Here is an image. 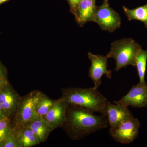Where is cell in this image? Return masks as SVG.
Returning <instances> with one entry per match:
<instances>
[{"label": "cell", "instance_id": "5bb4252c", "mask_svg": "<svg viewBox=\"0 0 147 147\" xmlns=\"http://www.w3.org/2000/svg\"><path fill=\"white\" fill-rule=\"evenodd\" d=\"M18 147H30L40 144L36 135L30 129L24 127L18 134Z\"/></svg>", "mask_w": 147, "mask_h": 147}, {"label": "cell", "instance_id": "9c48e42d", "mask_svg": "<svg viewBox=\"0 0 147 147\" xmlns=\"http://www.w3.org/2000/svg\"><path fill=\"white\" fill-rule=\"evenodd\" d=\"M105 114L110 128H114L125 121L133 117L128 106L113 101L107 102Z\"/></svg>", "mask_w": 147, "mask_h": 147}, {"label": "cell", "instance_id": "44dd1931", "mask_svg": "<svg viewBox=\"0 0 147 147\" xmlns=\"http://www.w3.org/2000/svg\"><path fill=\"white\" fill-rule=\"evenodd\" d=\"M83 0H67L69 6H70V9H71V12L73 14L77 8V6Z\"/></svg>", "mask_w": 147, "mask_h": 147}, {"label": "cell", "instance_id": "52a82bcc", "mask_svg": "<svg viewBox=\"0 0 147 147\" xmlns=\"http://www.w3.org/2000/svg\"><path fill=\"white\" fill-rule=\"evenodd\" d=\"M88 57L91 63L89 76L93 82V88L98 89L102 84L101 78L103 75H105L108 79L112 78V71L108 68V58L106 56L95 55L90 52L88 53Z\"/></svg>", "mask_w": 147, "mask_h": 147}, {"label": "cell", "instance_id": "4fadbf2b", "mask_svg": "<svg viewBox=\"0 0 147 147\" xmlns=\"http://www.w3.org/2000/svg\"><path fill=\"white\" fill-rule=\"evenodd\" d=\"M24 127L31 129L37 137L40 144L45 142L52 131L45 119L38 117L28 122Z\"/></svg>", "mask_w": 147, "mask_h": 147}, {"label": "cell", "instance_id": "7402d4cb", "mask_svg": "<svg viewBox=\"0 0 147 147\" xmlns=\"http://www.w3.org/2000/svg\"><path fill=\"white\" fill-rule=\"evenodd\" d=\"M6 115L4 111L3 110L2 107L1 105L0 104V120L1 119L4 118L6 117Z\"/></svg>", "mask_w": 147, "mask_h": 147}, {"label": "cell", "instance_id": "2e32d148", "mask_svg": "<svg viewBox=\"0 0 147 147\" xmlns=\"http://www.w3.org/2000/svg\"><path fill=\"white\" fill-rule=\"evenodd\" d=\"M56 100L51 99L47 95L42 93L36 107V117L44 118Z\"/></svg>", "mask_w": 147, "mask_h": 147}, {"label": "cell", "instance_id": "8992f818", "mask_svg": "<svg viewBox=\"0 0 147 147\" xmlns=\"http://www.w3.org/2000/svg\"><path fill=\"white\" fill-rule=\"evenodd\" d=\"M140 126L139 120L133 117L114 128H110L109 133L116 142L122 144H131L138 137Z\"/></svg>", "mask_w": 147, "mask_h": 147}, {"label": "cell", "instance_id": "6da1fadb", "mask_svg": "<svg viewBox=\"0 0 147 147\" xmlns=\"http://www.w3.org/2000/svg\"><path fill=\"white\" fill-rule=\"evenodd\" d=\"M94 113L88 108L68 103L65 121L62 127L67 136L73 140H80L107 128L109 125L106 115H96Z\"/></svg>", "mask_w": 147, "mask_h": 147}, {"label": "cell", "instance_id": "30bf717a", "mask_svg": "<svg viewBox=\"0 0 147 147\" xmlns=\"http://www.w3.org/2000/svg\"><path fill=\"white\" fill-rule=\"evenodd\" d=\"M21 97L9 83L3 88L0 92V104L7 117H14Z\"/></svg>", "mask_w": 147, "mask_h": 147}, {"label": "cell", "instance_id": "8fae6325", "mask_svg": "<svg viewBox=\"0 0 147 147\" xmlns=\"http://www.w3.org/2000/svg\"><path fill=\"white\" fill-rule=\"evenodd\" d=\"M68 103L59 98L57 99L46 115L44 119L50 126L52 131L59 127H62L65 119L66 111Z\"/></svg>", "mask_w": 147, "mask_h": 147}, {"label": "cell", "instance_id": "7c38bea8", "mask_svg": "<svg viewBox=\"0 0 147 147\" xmlns=\"http://www.w3.org/2000/svg\"><path fill=\"white\" fill-rule=\"evenodd\" d=\"M97 7L96 0H83L74 13L78 24L83 26L87 22H94Z\"/></svg>", "mask_w": 147, "mask_h": 147}, {"label": "cell", "instance_id": "603a6c76", "mask_svg": "<svg viewBox=\"0 0 147 147\" xmlns=\"http://www.w3.org/2000/svg\"><path fill=\"white\" fill-rule=\"evenodd\" d=\"M9 83V82H8ZM8 83H0V92L1 90L5 86V85H6L7 84H8Z\"/></svg>", "mask_w": 147, "mask_h": 147}, {"label": "cell", "instance_id": "9a60e30c", "mask_svg": "<svg viewBox=\"0 0 147 147\" xmlns=\"http://www.w3.org/2000/svg\"><path fill=\"white\" fill-rule=\"evenodd\" d=\"M125 14L129 21L137 20L144 23L146 28L147 27V3L145 5L141 6L132 9L123 6Z\"/></svg>", "mask_w": 147, "mask_h": 147}, {"label": "cell", "instance_id": "7a4b0ae2", "mask_svg": "<svg viewBox=\"0 0 147 147\" xmlns=\"http://www.w3.org/2000/svg\"><path fill=\"white\" fill-rule=\"evenodd\" d=\"M61 98L68 103L85 107L94 113L105 114L108 100L93 87L83 88L68 87L61 90Z\"/></svg>", "mask_w": 147, "mask_h": 147}, {"label": "cell", "instance_id": "5b68a950", "mask_svg": "<svg viewBox=\"0 0 147 147\" xmlns=\"http://www.w3.org/2000/svg\"><path fill=\"white\" fill-rule=\"evenodd\" d=\"M108 1L104 0L102 4L97 7L94 22L102 30L112 32L120 28L121 21L119 13L110 7Z\"/></svg>", "mask_w": 147, "mask_h": 147}, {"label": "cell", "instance_id": "e0dca14e", "mask_svg": "<svg viewBox=\"0 0 147 147\" xmlns=\"http://www.w3.org/2000/svg\"><path fill=\"white\" fill-rule=\"evenodd\" d=\"M147 63V50L141 49L138 53L136 57V65L138 76L139 79V83H145V75Z\"/></svg>", "mask_w": 147, "mask_h": 147}, {"label": "cell", "instance_id": "d6986e66", "mask_svg": "<svg viewBox=\"0 0 147 147\" xmlns=\"http://www.w3.org/2000/svg\"><path fill=\"white\" fill-rule=\"evenodd\" d=\"M18 136L13 129L12 132L0 145V147H18Z\"/></svg>", "mask_w": 147, "mask_h": 147}, {"label": "cell", "instance_id": "3957f363", "mask_svg": "<svg viewBox=\"0 0 147 147\" xmlns=\"http://www.w3.org/2000/svg\"><path fill=\"white\" fill-rule=\"evenodd\" d=\"M141 49V45L131 38H123L112 42L105 56L115 60V70L118 71L128 65L135 67L136 57Z\"/></svg>", "mask_w": 147, "mask_h": 147}, {"label": "cell", "instance_id": "cb8c5ba5", "mask_svg": "<svg viewBox=\"0 0 147 147\" xmlns=\"http://www.w3.org/2000/svg\"><path fill=\"white\" fill-rule=\"evenodd\" d=\"M7 1H8V0H0V5L1 4Z\"/></svg>", "mask_w": 147, "mask_h": 147}, {"label": "cell", "instance_id": "ac0fdd59", "mask_svg": "<svg viewBox=\"0 0 147 147\" xmlns=\"http://www.w3.org/2000/svg\"><path fill=\"white\" fill-rule=\"evenodd\" d=\"M13 125L10 118L6 117L0 120V145L12 132Z\"/></svg>", "mask_w": 147, "mask_h": 147}, {"label": "cell", "instance_id": "277c9868", "mask_svg": "<svg viewBox=\"0 0 147 147\" xmlns=\"http://www.w3.org/2000/svg\"><path fill=\"white\" fill-rule=\"evenodd\" d=\"M42 93L34 90L21 97L13 122V130L18 135L26 123L37 117L36 107Z\"/></svg>", "mask_w": 147, "mask_h": 147}, {"label": "cell", "instance_id": "ba28073f", "mask_svg": "<svg viewBox=\"0 0 147 147\" xmlns=\"http://www.w3.org/2000/svg\"><path fill=\"white\" fill-rule=\"evenodd\" d=\"M134 108H145L147 106V84L140 83L133 86L125 95L119 100L115 101Z\"/></svg>", "mask_w": 147, "mask_h": 147}, {"label": "cell", "instance_id": "ffe728a7", "mask_svg": "<svg viewBox=\"0 0 147 147\" xmlns=\"http://www.w3.org/2000/svg\"><path fill=\"white\" fill-rule=\"evenodd\" d=\"M7 71L6 67L0 61V83H8Z\"/></svg>", "mask_w": 147, "mask_h": 147}]
</instances>
